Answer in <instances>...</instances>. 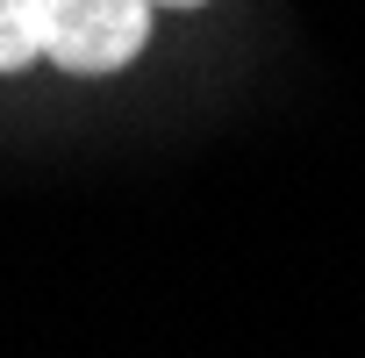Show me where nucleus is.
<instances>
[{"instance_id":"f257e3e1","label":"nucleus","mask_w":365,"mask_h":358,"mask_svg":"<svg viewBox=\"0 0 365 358\" xmlns=\"http://www.w3.org/2000/svg\"><path fill=\"white\" fill-rule=\"evenodd\" d=\"M150 8L158 0H51V44L43 58L79 79L122 72L150 44Z\"/></svg>"},{"instance_id":"f03ea898","label":"nucleus","mask_w":365,"mask_h":358,"mask_svg":"<svg viewBox=\"0 0 365 358\" xmlns=\"http://www.w3.org/2000/svg\"><path fill=\"white\" fill-rule=\"evenodd\" d=\"M51 44V0H0V72H29Z\"/></svg>"},{"instance_id":"7ed1b4c3","label":"nucleus","mask_w":365,"mask_h":358,"mask_svg":"<svg viewBox=\"0 0 365 358\" xmlns=\"http://www.w3.org/2000/svg\"><path fill=\"white\" fill-rule=\"evenodd\" d=\"M158 8H208V0H158Z\"/></svg>"}]
</instances>
